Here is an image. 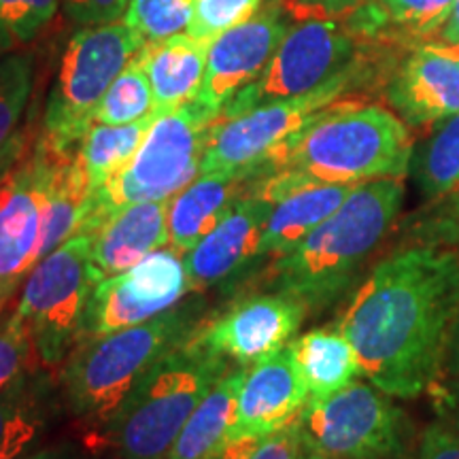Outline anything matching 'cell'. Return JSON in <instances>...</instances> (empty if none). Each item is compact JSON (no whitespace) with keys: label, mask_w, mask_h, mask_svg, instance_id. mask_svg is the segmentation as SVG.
<instances>
[{"label":"cell","mask_w":459,"mask_h":459,"mask_svg":"<svg viewBox=\"0 0 459 459\" xmlns=\"http://www.w3.org/2000/svg\"><path fill=\"white\" fill-rule=\"evenodd\" d=\"M287 32L290 24L279 3L221 32L209 45L204 82L194 102L215 119L220 117L230 100L260 77Z\"/></svg>","instance_id":"13"},{"label":"cell","mask_w":459,"mask_h":459,"mask_svg":"<svg viewBox=\"0 0 459 459\" xmlns=\"http://www.w3.org/2000/svg\"><path fill=\"white\" fill-rule=\"evenodd\" d=\"M404 203L398 177L358 183L332 213L294 247L277 257L273 285L307 311H321L351 287L358 273L383 243Z\"/></svg>","instance_id":"2"},{"label":"cell","mask_w":459,"mask_h":459,"mask_svg":"<svg viewBox=\"0 0 459 459\" xmlns=\"http://www.w3.org/2000/svg\"><path fill=\"white\" fill-rule=\"evenodd\" d=\"M153 117H156V115H153ZM153 117L128 126H90L82 145L77 149V156L82 160L85 179H88L90 194L99 192L105 183L111 181L113 177L130 162V158L134 156L136 149L141 147L143 139H145Z\"/></svg>","instance_id":"27"},{"label":"cell","mask_w":459,"mask_h":459,"mask_svg":"<svg viewBox=\"0 0 459 459\" xmlns=\"http://www.w3.org/2000/svg\"><path fill=\"white\" fill-rule=\"evenodd\" d=\"M457 209H459V204H457Z\"/></svg>","instance_id":"47"},{"label":"cell","mask_w":459,"mask_h":459,"mask_svg":"<svg viewBox=\"0 0 459 459\" xmlns=\"http://www.w3.org/2000/svg\"><path fill=\"white\" fill-rule=\"evenodd\" d=\"M34 358L37 349L24 317L15 308L0 315V389L20 372L32 368Z\"/></svg>","instance_id":"35"},{"label":"cell","mask_w":459,"mask_h":459,"mask_svg":"<svg viewBox=\"0 0 459 459\" xmlns=\"http://www.w3.org/2000/svg\"><path fill=\"white\" fill-rule=\"evenodd\" d=\"M412 141L398 115L378 105L334 102L268 160L266 172L290 170L324 183H358L406 175Z\"/></svg>","instance_id":"3"},{"label":"cell","mask_w":459,"mask_h":459,"mask_svg":"<svg viewBox=\"0 0 459 459\" xmlns=\"http://www.w3.org/2000/svg\"><path fill=\"white\" fill-rule=\"evenodd\" d=\"M290 347L308 400L328 398L364 377L358 353L341 328L311 330L291 341Z\"/></svg>","instance_id":"26"},{"label":"cell","mask_w":459,"mask_h":459,"mask_svg":"<svg viewBox=\"0 0 459 459\" xmlns=\"http://www.w3.org/2000/svg\"><path fill=\"white\" fill-rule=\"evenodd\" d=\"M217 124L196 102L153 117L130 162L99 192L90 194L77 232L90 234L124 206L162 203L200 175L206 143ZM74 232V234H77Z\"/></svg>","instance_id":"6"},{"label":"cell","mask_w":459,"mask_h":459,"mask_svg":"<svg viewBox=\"0 0 459 459\" xmlns=\"http://www.w3.org/2000/svg\"><path fill=\"white\" fill-rule=\"evenodd\" d=\"M436 37H438L440 45H459V0L453 3L449 17Z\"/></svg>","instance_id":"42"},{"label":"cell","mask_w":459,"mask_h":459,"mask_svg":"<svg viewBox=\"0 0 459 459\" xmlns=\"http://www.w3.org/2000/svg\"><path fill=\"white\" fill-rule=\"evenodd\" d=\"M308 392L291 347L247 366L228 446L260 440L300 417ZM226 446V449H228Z\"/></svg>","instance_id":"16"},{"label":"cell","mask_w":459,"mask_h":459,"mask_svg":"<svg viewBox=\"0 0 459 459\" xmlns=\"http://www.w3.org/2000/svg\"><path fill=\"white\" fill-rule=\"evenodd\" d=\"M315 459H398L409 445V419L392 395L353 381L328 398L308 400L298 417Z\"/></svg>","instance_id":"10"},{"label":"cell","mask_w":459,"mask_h":459,"mask_svg":"<svg viewBox=\"0 0 459 459\" xmlns=\"http://www.w3.org/2000/svg\"><path fill=\"white\" fill-rule=\"evenodd\" d=\"M43 175L45 147L39 141L0 186V283H20L37 264Z\"/></svg>","instance_id":"18"},{"label":"cell","mask_w":459,"mask_h":459,"mask_svg":"<svg viewBox=\"0 0 459 459\" xmlns=\"http://www.w3.org/2000/svg\"><path fill=\"white\" fill-rule=\"evenodd\" d=\"M60 394L37 366L0 389V459H22L41 449L62 412Z\"/></svg>","instance_id":"20"},{"label":"cell","mask_w":459,"mask_h":459,"mask_svg":"<svg viewBox=\"0 0 459 459\" xmlns=\"http://www.w3.org/2000/svg\"><path fill=\"white\" fill-rule=\"evenodd\" d=\"M34 60L26 51L0 54V147L17 132L32 94Z\"/></svg>","instance_id":"30"},{"label":"cell","mask_w":459,"mask_h":459,"mask_svg":"<svg viewBox=\"0 0 459 459\" xmlns=\"http://www.w3.org/2000/svg\"><path fill=\"white\" fill-rule=\"evenodd\" d=\"M428 45H429V48H434L436 51H440V54L459 60V45H440V43H428Z\"/></svg>","instance_id":"46"},{"label":"cell","mask_w":459,"mask_h":459,"mask_svg":"<svg viewBox=\"0 0 459 459\" xmlns=\"http://www.w3.org/2000/svg\"><path fill=\"white\" fill-rule=\"evenodd\" d=\"M415 459H459V432L445 421L429 423L419 440Z\"/></svg>","instance_id":"39"},{"label":"cell","mask_w":459,"mask_h":459,"mask_svg":"<svg viewBox=\"0 0 459 459\" xmlns=\"http://www.w3.org/2000/svg\"><path fill=\"white\" fill-rule=\"evenodd\" d=\"M209 45L189 34H175L164 41L145 43L136 54L152 83L156 115L194 102L204 82Z\"/></svg>","instance_id":"22"},{"label":"cell","mask_w":459,"mask_h":459,"mask_svg":"<svg viewBox=\"0 0 459 459\" xmlns=\"http://www.w3.org/2000/svg\"><path fill=\"white\" fill-rule=\"evenodd\" d=\"M41 141V139H39ZM43 143V141H41ZM45 175L41 189V238L37 262L49 255L77 232L90 189L77 153L57 156L45 145Z\"/></svg>","instance_id":"23"},{"label":"cell","mask_w":459,"mask_h":459,"mask_svg":"<svg viewBox=\"0 0 459 459\" xmlns=\"http://www.w3.org/2000/svg\"><path fill=\"white\" fill-rule=\"evenodd\" d=\"M130 0H62L66 15L79 26H102L122 22Z\"/></svg>","instance_id":"37"},{"label":"cell","mask_w":459,"mask_h":459,"mask_svg":"<svg viewBox=\"0 0 459 459\" xmlns=\"http://www.w3.org/2000/svg\"><path fill=\"white\" fill-rule=\"evenodd\" d=\"M412 162L419 192L429 203L459 204V113L438 124Z\"/></svg>","instance_id":"28"},{"label":"cell","mask_w":459,"mask_h":459,"mask_svg":"<svg viewBox=\"0 0 459 459\" xmlns=\"http://www.w3.org/2000/svg\"><path fill=\"white\" fill-rule=\"evenodd\" d=\"M455 0H377L383 22L406 37H436Z\"/></svg>","instance_id":"33"},{"label":"cell","mask_w":459,"mask_h":459,"mask_svg":"<svg viewBox=\"0 0 459 459\" xmlns=\"http://www.w3.org/2000/svg\"><path fill=\"white\" fill-rule=\"evenodd\" d=\"M271 203L257 194H243L220 223L183 254L189 290L194 294L232 279L260 257L262 234Z\"/></svg>","instance_id":"17"},{"label":"cell","mask_w":459,"mask_h":459,"mask_svg":"<svg viewBox=\"0 0 459 459\" xmlns=\"http://www.w3.org/2000/svg\"><path fill=\"white\" fill-rule=\"evenodd\" d=\"M387 100L402 122L415 128L459 113V60L417 45L387 83Z\"/></svg>","instance_id":"19"},{"label":"cell","mask_w":459,"mask_h":459,"mask_svg":"<svg viewBox=\"0 0 459 459\" xmlns=\"http://www.w3.org/2000/svg\"><path fill=\"white\" fill-rule=\"evenodd\" d=\"M145 43L124 22L83 26L74 32L45 107L41 141L51 152L71 156L82 145L107 90Z\"/></svg>","instance_id":"7"},{"label":"cell","mask_w":459,"mask_h":459,"mask_svg":"<svg viewBox=\"0 0 459 459\" xmlns=\"http://www.w3.org/2000/svg\"><path fill=\"white\" fill-rule=\"evenodd\" d=\"M370 0H283L285 13H291L300 20H332V17L351 15L361 4Z\"/></svg>","instance_id":"38"},{"label":"cell","mask_w":459,"mask_h":459,"mask_svg":"<svg viewBox=\"0 0 459 459\" xmlns=\"http://www.w3.org/2000/svg\"><path fill=\"white\" fill-rule=\"evenodd\" d=\"M451 387L445 389L443 400L438 404L440 421L459 432V378H451Z\"/></svg>","instance_id":"41"},{"label":"cell","mask_w":459,"mask_h":459,"mask_svg":"<svg viewBox=\"0 0 459 459\" xmlns=\"http://www.w3.org/2000/svg\"><path fill=\"white\" fill-rule=\"evenodd\" d=\"M355 54L351 28L336 20H304L290 28L260 77L240 90L217 119L237 117L266 102L308 94L355 65Z\"/></svg>","instance_id":"11"},{"label":"cell","mask_w":459,"mask_h":459,"mask_svg":"<svg viewBox=\"0 0 459 459\" xmlns=\"http://www.w3.org/2000/svg\"><path fill=\"white\" fill-rule=\"evenodd\" d=\"M100 279L91 262V237L82 232L28 273L15 311L24 317L45 368H57L77 344L85 307Z\"/></svg>","instance_id":"8"},{"label":"cell","mask_w":459,"mask_h":459,"mask_svg":"<svg viewBox=\"0 0 459 459\" xmlns=\"http://www.w3.org/2000/svg\"><path fill=\"white\" fill-rule=\"evenodd\" d=\"M22 459H90V457L79 449H74L71 445H60V446H51V449H37L34 453H30V455Z\"/></svg>","instance_id":"43"},{"label":"cell","mask_w":459,"mask_h":459,"mask_svg":"<svg viewBox=\"0 0 459 459\" xmlns=\"http://www.w3.org/2000/svg\"><path fill=\"white\" fill-rule=\"evenodd\" d=\"M304 315L307 308L300 302L279 291L251 296L200 325L196 338L223 359L251 366L287 347L300 330Z\"/></svg>","instance_id":"14"},{"label":"cell","mask_w":459,"mask_h":459,"mask_svg":"<svg viewBox=\"0 0 459 459\" xmlns=\"http://www.w3.org/2000/svg\"><path fill=\"white\" fill-rule=\"evenodd\" d=\"M445 372L449 375V378H459V308H457L455 324H453L449 351H446Z\"/></svg>","instance_id":"44"},{"label":"cell","mask_w":459,"mask_h":459,"mask_svg":"<svg viewBox=\"0 0 459 459\" xmlns=\"http://www.w3.org/2000/svg\"><path fill=\"white\" fill-rule=\"evenodd\" d=\"M17 287H20V283H0V315L4 313V307H7L11 296L15 294Z\"/></svg>","instance_id":"45"},{"label":"cell","mask_w":459,"mask_h":459,"mask_svg":"<svg viewBox=\"0 0 459 459\" xmlns=\"http://www.w3.org/2000/svg\"><path fill=\"white\" fill-rule=\"evenodd\" d=\"M198 328L200 304L189 302L134 328L79 341L60 372L66 409L85 423L105 426L141 378Z\"/></svg>","instance_id":"4"},{"label":"cell","mask_w":459,"mask_h":459,"mask_svg":"<svg viewBox=\"0 0 459 459\" xmlns=\"http://www.w3.org/2000/svg\"><path fill=\"white\" fill-rule=\"evenodd\" d=\"M459 308V254L412 245L372 268L338 328L361 372L392 398H417L445 372Z\"/></svg>","instance_id":"1"},{"label":"cell","mask_w":459,"mask_h":459,"mask_svg":"<svg viewBox=\"0 0 459 459\" xmlns=\"http://www.w3.org/2000/svg\"><path fill=\"white\" fill-rule=\"evenodd\" d=\"M62 0H0V54L20 51L54 20Z\"/></svg>","instance_id":"32"},{"label":"cell","mask_w":459,"mask_h":459,"mask_svg":"<svg viewBox=\"0 0 459 459\" xmlns=\"http://www.w3.org/2000/svg\"><path fill=\"white\" fill-rule=\"evenodd\" d=\"M187 291L192 290L181 251L162 247L128 271L99 281L85 307L79 341L145 324L175 308Z\"/></svg>","instance_id":"12"},{"label":"cell","mask_w":459,"mask_h":459,"mask_svg":"<svg viewBox=\"0 0 459 459\" xmlns=\"http://www.w3.org/2000/svg\"><path fill=\"white\" fill-rule=\"evenodd\" d=\"M228 359L198 342L196 332L141 378L102 426L122 459H166L204 395L228 372Z\"/></svg>","instance_id":"5"},{"label":"cell","mask_w":459,"mask_h":459,"mask_svg":"<svg viewBox=\"0 0 459 459\" xmlns=\"http://www.w3.org/2000/svg\"><path fill=\"white\" fill-rule=\"evenodd\" d=\"M169 204L139 203L115 211L91 237V262L100 277H113L169 245Z\"/></svg>","instance_id":"21"},{"label":"cell","mask_w":459,"mask_h":459,"mask_svg":"<svg viewBox=\"0 0 459 459\" xmlns=\"http://www.w3.org/2000/svg\"><path fill=\"white\" fill-rule=\"evenodd\" d=\"M26 134L22 130H17L11 139L0 147V186L7 179L9 172L20 164V160L26 156Z\"/></svg>","instance_id":"40"},{"label":"cell","mask_w":459,"mask_h":459,"mask_svg":"<svg viewBox=\"0 0 459 459\" xmlns=\"http://www.w3.org/2000/svg\"><path fill=\"white\" fill-rule=\"evenodd\" d=\"M217 459H311L304 446L298 419L277 432L245 445L228 446Z\"/></svg>","instance_id":"36"},{"label":"cell","mask_w":459,"mask_h":459,"mask_svg":"<svg viewBox=\"0 0 459 459\" xmlns=\"http://www.w3.org/2000/svg\"><path fill=\"white\" fill-rule=\"evenodd\" d=\"M247 366L228 368L177 436L166 459H217L226 451Z\"/></svg>","instance_id":"25"},{"label":"cell","mask_w":459,"mask_h":459,"mask_svg":"<svg viewBox=\"0 0 459 459\" xmlns=\"http://www.w3.org/2000/svg\"><path fill=\"white\" fill-rule=\"evenodd\" d=\"M153 115H156V102H153L152 83L139 57L134 56V60L107 90L105 99L100 100L94 113V124L128 126L153 117Z\"/></svg>","instance_id":"29"},{"label":"cell","mask_w":459,"mask_h":459,"mask_svg":"<svg viewBox=\"0 0 459 459\" xmlns=\"http://www.w3.org/2000/svg\"><path fill=\"white\" fill-rule=\"evenodd\" d=\"M361 71L364 68L355 62L308 94L266 102L237 117L217 119L206 143L200 175L223 172L245 179L262 177L274 152L358 85Z\"/></svg>","instance_id":"9"},{"label":"cell","mask_w":459,"mask_h":459,"mask_svg":"<svg viewBox=\"0 0 459 459\" xmlns=\"http://www.w3.org/2000/svg\"><path fill=\"white\" fill-rule=\"evenodd\" d=\"M249 179L237 175H198L183 187L169 204V245L172 249H192L200 238L213 230L228 209L243 196L245 183Z\"/></svg>","instance_id":"24"},{"label":"cell","mask_w":459,"mask_h":459,"mask_svg":"<svg viewBox=\"0 0 459 459\" xmlns=\"http://www.w3.org/2000/svg\"><path fill=\"white\" fill-rule=\"evenodd\" d=\"M355 186L324 183L290 170L257 177L251 192L271 203L262 234L260 257H281L302 243L315 228L341 209Z\"/></svg>","instance_id":"15"},{"label":"cell","mask_w":459,"mask_h":459,"mask_svg":"<svg viewBox=\"0 0 459 459\" xmlns=\"http://www.w3.org/2000/svg\"><path fill=\"white\" fill-rule=\"evenodd\" d=\"M262 9V0H196L187 34L211 43L230 28L243 24Z\"/></svg>","instance_id":"34"},{"label":"cell","mask_w":459,"mask_h":459,"mask_svg":"<svg viewBox=\"0 0 459 459\" xmlns=\"http://www.w3.org/2000/svg\"><path fill=\"white\" fill-rule=\"evenodd\" d=\"M311 459H315V457H311Z\"/></svg>","instance_id":"48"},{"label":"cell","mask_w":459,"mask_h":459,"mask_svg":"<svg viewBox=\"0 0 459 459\" xmlns=\"http://www.w3.org/2000/svg\"><path fill=\"white\" fill-rule=\"evenodd\" d=\"M196 0H130L124 24L147 43L164 41L187 30Z\"/></svg>","instance_id":"31"}]
</instances>
